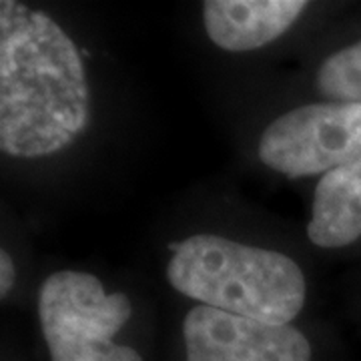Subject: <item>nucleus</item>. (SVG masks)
I'll list each match as a JSON object with an SVG mask.
<instances>
[{"mask_svg":"<svg viewBox=\"0 0 361 361\" xmlns=\"http://www.w3.org/2000/svg\"><path fill=\"white\" fill-rule=\"evenodd\" d=\"M90 121V90L73 39L42 11L0 2V149L54 155Z\"/></svg>","mask_w":361,"mask_h":361,"instance_id":"f257e3e1","label":"nucleus"},{"mask_svg":"<svg viewBox=\"0 0 361 361\" xmlns=\"http://www.w3.org/2000/svg\"><path fill=\"white\" fill-rule=\"evenodd\" d=\"M167 279L205 307L269 325H289L305 305L307 283L291 257L199 233L173 243Z\"/></svg>","mask_w":361,"mask_h":361,"instance_id":"f03ea898","label":"nucleus"},{"mask_svg":"<svg viewBox=\"0 0 361 361\" xmlns=\"http://www.w3.org/2000/svg\"><path fill=\"white\" fill-rule=\"evenodd\" d=\"M133 315L129 297L106 293L99 277L56 271L39 291V319L52 361H106Z\"/></svg>","mask_w":361,"mask_h":361,"instance_id":"7ed1b4c3","label":"nucleus"},{"mask_svg":"<svg viewBox=\"0 0 361 361\" xmlns=\"http://www.w3.org/2000/svg\"><path fill=\"white\" fill-rule=\"evenodd\" d=\"M259 159L285 177L325 175L361 159V103L303 104L275 118Z\"/></svg>","mask_w":361,"mask_h":361,"instance_id":"20e7f679","label":"nucleus"},{"mask_svg":"<svg viewBox=\"0 0 361 361\" xmlns=\"http://www.w3.org/2000/svg\"><path fill=\"white\" fill-rule=\"evenodd\" d=\"M187 361H311V343L293 325H269L197 305L183 322Z\"/></svg>","mask_w":361,"mask_h":361,"instance_id":"39448f33","label":"nucleus"},{"mask_svg":"<svg viewBox=\"0 0 361 361\" xmlns=\"http://www.w3.org/2000/svg\"><path fill=\"white\" fill-rule=\"evenodd\" d=\"M305 8L303 0H207L203 25L219 49L247 52L279 39Z\"/></svg>","mask_w":361,"mask_h":361,"instance_id":"423d86ee","label":"nucleus"},{"mask_svg":"<svg viewBox=\"0 0 361 361\" xmlns=\"http://www.w3.org/2000/svg\"><path fill=\"white\" fill-rule=\"evenodd\" d=\"M307 237L323 249L351 245L361 237V159L325 173L315 187Z\"/></svg>","mask_w":361,"mask_h":361,"instance_id":"0eeeda50","label":"nucleus"},{"mask_svg":"<svg viewBox=\"0 0 361 361\" xmlns=\"http://www.w3.org/2000/svg\"><path fill=\"white\" fill-rule=\"evenodd\" d=\"M315 82L323 97L336 103H361V40L329 54Z\"/></svg>","mask_w":361,"mask_h":361,"instance_id":"6e6552de","label":"nucleus"},{"mask_svg":"<svg viewBox=\"0 0 361 361\" xmlns=\"http://www.w3.org/2000/svg\"><path fill=\"white\" fill-rule=\"evenodd\" d=\"M16 281V269H14L13 257L8 255L6 249L0 251V295L6 297L13 291Z\"/></svg>","mask_w":361,"mask_h":361,"instance_id":"1a4fd4ad","label":"nucleus"},{"mask_svg":"<svg viewBox=\"0 0 361 361\" xmlns=\"http://www.w3.org/2000/svg\"><path fill=\"white\" fill-rule=\"evenodd\" d=\"M106 361H142V357L129 345H115L111 349Z\"/></svg>","mask_w":361,"mask_h":361,"instance_id":"9d476101","label":"nucleus"}]
</instances>
